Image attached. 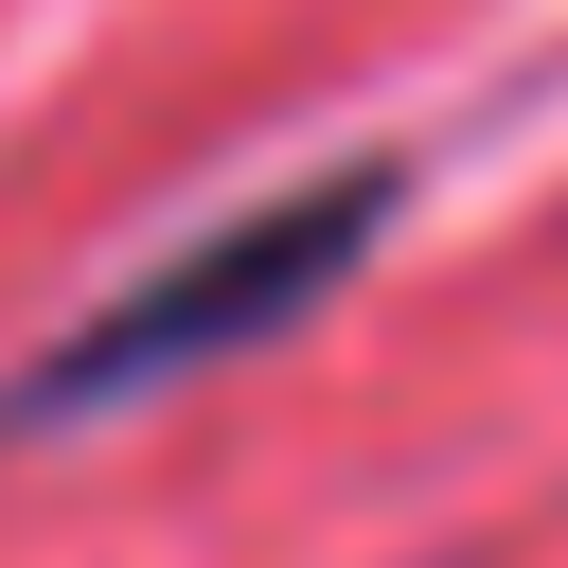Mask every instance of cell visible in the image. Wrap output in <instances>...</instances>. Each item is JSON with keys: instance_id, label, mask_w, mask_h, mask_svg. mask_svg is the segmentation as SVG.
Masks as SVG:
<instances>
[{"instance_id": "1", "label": "cell", "mask_w": 568, "mask_h": 568, "mask_svg": "<svg viewBox=\"0 0 568 568\" xmlns=\"http://www.w3.org/2000/svg\"><path fill=\"white\" fill-rule=\"evenodd\" d=\"M373 231H390V178H302V195H266V213H231L213 248L142 266L89 337H53V355L0 390V426H71V408H106V390H160V373H195V355H231V337L302 320Z\"/></svg>"}]
</instances>
